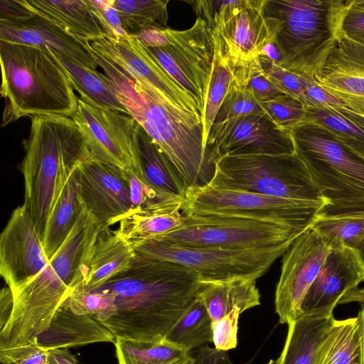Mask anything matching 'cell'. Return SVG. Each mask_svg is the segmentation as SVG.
Instances as JSON below:
<instances>
[{
  "label": "cell",
  "instance_id": "cell-8",
  "mask_svg": "<svg viewBox=\"0 0 364 364\" xmlns=\"http://www.w3.org/2000/svg\"><path fill=\"white\" fill-rule=\"evenodd\" d=\"M289 132L327 205L364 202L363 156L311 121Z\"/></svg>",
  "mask_w": 364,
  "mask_h": 364
},
{
  "label": "cell",
  "instance_id": "cell-19",
  "mask_svg": "<svg viewBox=\"0 0 364 364\" xmlns=\"http://www.w3.org/2000/svg\"><path fill=\"white\" fill-rule=\"evenodd\" d=\"M364 282V266L356 251L333 248L301 306V315L328 317L341 299Z\"/></svg>",
  "mask_w": 364,
  "mask_h": 364
},
{
  "label": "cell",
  "instance_id": "cell-20",
  "mask_svg": "<svg viewBox=\"0 0 364 364\" xmlns=\"http://www.w3.org/2000/svg\"><path fill=\"white\" fill-rule=\"evenodd\" d=\"M314 78L323 87L364 115V45L341 32Z\"/></svg>",
  "mask_w": 364,
  "mask_h": 364
},
{
  "label": "cell",
  "instance_id": "cell-50",
  "mask_svg": "<svg viewBox=\"0 0 364 364\" xmlns=\"http://www.w3.org/2000/svg\"><path fill=\"white\" fill-rule=\"evenodd\" d=\"M318 217L364 218V202L347 205H326L320 210Z\"/></svg>",
  "mask_w": 364,
  "mask_h": 364
},
{
  "label": "cell",
  "instance_id": "cell-18",
  "mask_svg": "<svg viewBox=\"0 0 364 364\" xmlns=\"http://www.w3.org/2000/svg\"><path fill=\"white\" fill-rule=\"evenodd\" d=\"M122 170L91 158L77 168L82 205L105 228L132 214L129 188Z\"/></svg>",
  "mask_w": 364,
  "mask_h": 364
},
{
  "label": "cell",
  "instance_id": "cell-33",
  "mask_svg": "<svg viewBox=\"0 0 364 364\" xmlns=\"http://www.w3.org/2000/svg\"><path fill=\"white\" fill-rule=\"evenodd\" d=\"M213 321L202 301H193L164 341L192 351L213 343Z\"/></svg>",
  "mask_w": 364,
  "mask_h": 364
},
{
  "label": "cell",
  "instance_id": "cell-2",
  "mask_svg": "<svg viewBox=\"0 0 364 364\" xmlns=\"http://www.w3.org/2000/svg\"><path fill=\"white\" fill-rule=\"evenodd\" d=\"M87 50L128 114L169 157L187 187L208 184L215 163L204 144L201 117L171 105L149 84L129 76L92 49Z\"/></svg>",
  "mask_w": 364,
  "mask_h": 364
},
{
  "label": "cell",
  "instance_id": "cell-28",
  "mask_svg": "<svg viewBox=\"0 0 364 364\" xmlns=\"http://www.w3.org/2000/svg\"><path fill=\"white\" fill-rule=\"evenodd\" d=\"M139 152L143 176L157 192L184 199L188 188L169 157L138 125Z\"/></svg>",
  "mask_w": 364,
  "mask_h": 364
},
{
  "label": "cell",
  "instance_id": "cell-45",
  "mask_svg": "<svg viewBox=\"0 0 364 364\" xmlns=\"http://www.w3.org/2000/svg\"><path fill=\"white\" fill-rule=\"evenodd\" d=\"M91 11L99 21L105 36L118 37L127 35L113 0H86Z\"/></svg>",
  "mask_w": 364,
  "mask_h": 364
},
{
  "label": "cell",
  "instance_id": "cell-36",
  "mask_svg": "<svg viewBox=\"0 0 364 364\" xmlns=\"http://www.w3.org/2000/svg\"><path fill=\"white\" fill-rule=\"evenodd\" d=\"M168 0H113L127 35L166 28Z\"/></svg>",
  "mask_w": 364,
  "mask_h": 364
},
{
  "label": "cell",
  "instance_id": "cell-42",
  "mask_svg": "<svg viewBox=\"0 0 364 364\" xmlns=\"http://www.w3.org/2000/svg\"><path fill=\"white\" fill-rule=\"evenodd\" d=\"M65 301L74 313L92 316L99 322L110 317L115 311L111 296L92 291L73 290Z\"/></svg>",
  "mask_w": 364,
  "mask_h": 364
},
{
  "label": "cell",
  "instance_id": "cell-26",
  "mask_svg": "<svg viewBox=\"0 0 364 364\" xmlns=\"http://www.w3.org/2000/svg\"><path fill=\"white\" fill-rule=\"evenodd\" d=\"M333 316L300 315L289 322L280 364H316L321 348L332 332Z\"/></svg>",
  "mask_w": 364,
  "mask_h": 364
},
{
  "label": "cell",
  "instance_id": "cell-48",
  "mask_svg": "<svg viewBox=\"0 0 364 364\" xmlns=\"http://www.w3.org/2000/svg\"><path fill=\"white\" fill-rule=\"evenodd\" d=\"M1 364H49L48 350L36 343L6 351H0Z\"/></svg>",
  "mask_w": 364,
  "mask_h": 364
},
{
  "label": "cell",
  "instance_id": "cell-34",
  "mask_svg": "<svg viewBox=\"0 0 364 364\" xmlns=\"http://www.w3.org/2000/svg\"><path fill=\"white\" fill-rule=\"evenodd\" d=\"M211 31L214 43V58L202 117L203 141L205 146L215 116L234 79L235 70V67L223 50L218 33L215 31Z\"/></svg>",
  "mask_w": 364,
  "mask_h": 364
},
{
  "label": "cell",
  "instance_id": "cell-25",
  "mask_svg": "<svg viewBox=\"0 0 364 364\" xmlns=\"http://www.w3.org/2000/svg\"><path fill=\"white\" fill-rule=\"evenodd\" d=\"M38 14L80 43L105 36L86 0H23Z\"/></svg>",
  "mask_w": 364,
  "mask_h": 364
},
{
  "label": "cell",
  "instance_id": "cell-56",
  "mask_svg": "<svg viewBox=\"0 0 364 364\" xmlns=\"http://www.w3.org/2000/svg\"><path fill=\"white\" fill-rule=\"evenodd\" d=\"M364 266V239L354 248Z\"/></svg>",
  "mask_w": 364,
  "mask_h": 364
},
{
  "label": "cell",
  "instance_id": "cell-24",
  "mask_svg": "<svg viewBox=\"0 0 364 364\" xmlns=\"http://www.w3.org/2000/svg\"><path fill=\"white\" fill-rule=\"evenodd\" d=\"M116 337L105 326L92 316L74 313L65 300L35 343L42 349L50 350L94 343H114Z\"/></svg>",
  "mask_w": 364,
  "mask_h": 364
},
{
  "label": "cell",
  "instance_id": "cell-35",
  "mask_svg": "<svg viewBox=\"0 0 364 364\" xmlns=\"http://www.w3.org/2000/svg\"><path fill=\"white\" fill-rule=\"evenodd\" d=\"M316 364H360L358 316L336 320L323 345Z\"/></svg>",
  "mask_w": 364,
  "mask_h": 364
},
{
  "label": "cell",
  "instance_id": "cell-22",
  "mask_svg": "<svg viewBox=\"0 0 364 364\" xmlns=\"http://www.w3.org/2000/svg\"><path fill=\"white\" fill-rule=\"evenodd\" d=\"M0 41L48 48L86 68L96 70L98 66L82 43L36 14L25 21H0Z\"/></svg>",
  "mask_w": 364,
  "mask_h": 364
},
{
  "label": "cell",
  "instance_id": "cell-17",
  "mask_svg": "<svg viewBox=\"0 0 364 364\" xmlns=\"http://www.w3.org/2000/svg\"><path fill=\"white\" fill-rule=\"evenodd\" d=\"M49 262L26 205L18 206L0 235V274L14 296Z\"/></svg>",
  "mask_w": 364,
  "mask_h": 364
},
{
  "label": "cell",
  "instance_id": "cell-23",
  "mask_svg": "<svg viewBox=\"0 0 364 364\" xmlns=\"http://www.w3.org/2000/svg\"><path fill=\"white\" fill-rule=\"evenodd\" d=\"M132 245L116 230L104 228L77 274L73 290H91L122 272L136 255Z\"/></svg>",
  "mask_w": 364,
  "mask_h": 364
},
{
  "label": "cell",
  "instance_id": "cell-47",
  "mask_svg": "<svg viewBox=\"0 0 364 364\" xmlns=\"http://www.w3.org/2000/svg\"><path fill=\"white\" fill-rule=\"evenodd\" d=\"M340 28L348 39L364 45V0H352L343 16Z\"/></svg>",
  "mask_w": 364,
  "mask_h": 364
},
{
  "label": "cell",
  "instance_id": "cell-38",
  "mask_svg": "<svg viewBox=\"0 0 364 364\" xmlns=\"http://www.w3.org/2000/svg\"><path fill=\"white\" fill-rule=\"evenodd\" d=\"M311 228L326 238L332 249H354L364 239V218L318 217Z\"/></svg>",
  "mask_w": 364,
  "mask_h": 364
},
{
  "label": "cell",
  "instance_id": "cell-30",
  "mask_svg": "<svg viewBox=\"0 0 364 364\" xmlns=\"http://www.w3.org/2000/svg\"><path fill=\"white\" fill-rule=\"evenodd\" d=\"M68 73L73 89L97 106L128 114L105 74L51 51Z\"/></svg>",
  "mask_w": 364,
  "mask_h": 364
},
{
  "label": "cell",
  "instance_id": "cell-1",
  "mask_svg": "<svg viewBox=\"0 0 364 364\" xmlns=\"http://www.w3.org/2000/svg\"><path fill=\"white\" fill-rule=\"evenodd\" d=\"M200 284L187 267L136 254L124 269L87 291L112 296L115 311L100 323L116 338L159 343L196 299Z\"/></svg>",
  "mask_w": 364,
  "mask_h": 364
},
{
  "label": "cell",
  "instance_id": "cell-10",
  "mask_svg": "<svg viewBox=\"0 0 364 364\" xmlns=\"http://www.w3.org/2000/svg\"><path fill=\"white\" fill-rule=\"evenodd\" d=\"M325 205L250 192L216 189L207 184L188 187L181 213L186 216L247 218L304 232L312 226Z\"/></svg>",
  "mask_w": 364,
  "mask_h": 364
},
{
  "label": "cell",
  "instance_id": "cell-54",
  "mask_svg": "<svg viewBox=\"0 0 364 364\" xmlns=\"http://www.w3.org/2000/svg\"><path fill=\"white\" fill-rule=\"evenodd\" d=\"M357 303L364 311V288H355L347 293L340 301L339 304Z\"/></svg>",
  "mask_w": 364,
  "mask_h": 364
},
{
  "label": "cell",
  "instance_id": "cell-39",
  "mask_svg": "<svg viewBox=\"0 0 364 364\" xmlns=\"http://www.w3.org/2000/svg\"><path fill=\"white\" fill-rule=\"evenodd\" d=\"M258 102L271 120L287 131L301 123L306 117L307 107L298 99L287 94Z\"/></svg>",
  "mask_w": 364,
  "mask_h": 364
},
{
  "label": "cell",
  "instance_id": "cell-46",
  "mask_svg": "<svg viewBox=\"0 0 364 364\" xmlns=\"http://www.w3.org/2000/svg\"><path fill=\"white\" fill-rule=\"evenodd\" d=\"M239 310L233 309L228 314L213 323V343L219 350L228 351L237 345Z\"/></svg>",
  "mask_w": 364,
  "mask_h": 364
},
{
  "label": "cell",
  "instance_id": "cell-9",
  "mask_svg": "<svg viewBox=\"0 0 364 364\" xmlns=\"http://www.w3.org/2000/svg\"><path fill=\"white\" fill-rule=\"evenodd\" d=\"M136 36L193 98L202 119L214 58L213 34L205 21L197 18L186 30L153 28Z\"/></svg>",
  "mask_w": 364,
  "mask_h": 364
},
{
  "label": "cell",
  "instance_id": "cell-5",
  "mask_svg": "<svg viewBox=\"0 0 364 364\" xmlns=\"http://www.w3.org/2000/svg\"><path fill=\"white\" fill-rule=\"evenodd\" d=\"M0 60L2 127L23 117L73 115L78 98L50 49L0 41Z\"/></svg>",
  "mask_w": 364,
  "mask_h": 364
},
{
  "label": "cell",
  "instance_id": "cell-6",
  "mask_svg": "<svg viewBox=\"0 0 364 364\" xmlns=\"http://www.w3.org/2000/svg\"><path fill=\"white\" fill-rule=\"evenodd\" d=\"M352 0H265L264 13L282 55L279 64L314 77L341 33Z\"/></svg>",
  "mask_w": 364,
  "mask_h": 364
},
{
  "label": "cell",
  "instance_id": "cell-13",
  "mask_svg": "<svg viewBox=\"0 0 364 364\" xmlns=\"http://www.w3.org/2000/svg\"><path fill=\"white\" fill-rule=\"evenodd\" d=\"M70 118L77 125L92 159L122 170L132 169L144 178L139 124L129 114L100 107L80 97Z\"/></svg>",
  "mask_w": 364,
  "mask_h": 364
},
{
  "label": "cell",
  "instance_id": "cell-53",
  "mask_svg": "<svg viewBox=\"0 0 364 364\" xmlns=\"http://www.w3.org/2000/svg\"><path fill=\"white\" fill-rule=\"evenodd\" d=\"M48 354L49 364H79L68 348L52 349Z\"/></svg>",
  "mask_w": 364,
  "mask_h": 364
},
{
  "label": "cell",
  "instance_id": "cell-27",
  "mask_svg": "<svg viewBox=\"0 0 364 364\" xmlns=\"http://www.w3.org/2000/svg\"><path fill=\"white\" fill-rule=\"evenodd\" d=\"M256 280L236 278L201 282L196 298L205 305L214 323L233 309H237L242 314L260 304Z\"/></svg>",
  "mask_w": 364,
  "mask_h": 364
},
{
  "label": "cell",
  "instance_id": "cell-4",
  "mask_svg": "<svg viewBox=\"0 0 364 364\" xmlns=\"http://www.w3.org/2000/svg\"><path fill=\"white\" fill-rule=\"evenodd\" d=\"M105 228L85 208L48 265L14 297L2 338L14 346L35 342L73 289L80 265Z\"/></svg>",
  "mask_w": 364,
  "mask_h": 364
},
{
  "label": "cell",
  "instance_id": "cell-52",
  "mask_svg": "<svg viewBox=\"0 0 364 364\" xmlns=\"http://www.w3.org/2000/svg\"><path fill=\"white\" fill-rule=\"evenodd\" d=\"M14 297L11 289L4 287L0 292V331L9 323L14 309Z\"/></svg>",
  "mask_w": 364,
  "mask_h": 364
},
{
  "label": "cell",
  "instance_id": "cell-11",
  "mask_svg": "<svg viewBox=\"0 0 364 364\" xmlns=\"http://www.w3.org/2000/svg\"><path fill=\"white\" fill-rule=\"evenodd\" d=\"M293 242L263 248L190 247L151 239L131 244L139 255L177 263L195 272L200 282L236 278L257 279Z\"/></svg>",
  "mask_w": 364,
  "mask_h": 364
},
{
  "label": "cell",
  "instance_id": "cell-3",
  "mask_svg": "<svg viewBox=\"0 0 364 364\" xmlns=\"http://www.w3.org/2000/svg\"><path fill=\"white\" fill-rule=\"evenodd\" d=\"M19 168L24 178L26 205L41 241L54 204L72 171L91 158L73 119L58 115L31 117L30 134L22 141Z\"/></svg>",
  "mask_w": 364,
  "mask_h": 364
},
{
  "label": "cell",
  "instance_id": "cell-55",
  "mask_svg": "<svg viewBox=\"0 0 364 364\" xmlns=\"http://www.w3.org/2000/svg\"><path fill=\"white\" fill-rule=\"evenodd\" d=\"M357 316L360 333V364H364V311L360 309Z\"/></svg>",
  "mask_w": 364,
  "mask_h": 364
},
{
  "label": "cell",
  "instance_id": "cell-40",
  "mask_svg": "<svg viewBox=\"0 0 364 364\" xmlns=\"http://www.w3.org/2000/svg\"><path fill=\"white\" fill-rule=\"evenodd\" d=\"M264 112L258 101L235 76L217 112L214 123L250 114ZM213 123V124H214Z\"/></svg>",
  "mask_w": 364,
  "mask_h": 364
},
{
  "label": "cell",
  "instance_id": "cell-57",
  "mask_svg": "<svg viewBox=\"0 0 364 364\" xmlns=\"http://www.w3.org/2000/svg\"><path fill=\"white\" fill-rule=\"evenodd\" d=\"M267 364H280V358L279 357L277 359L270 360Z\"/></svg>",
  "mask_w": 364,
  "mask_h": 364
},
{
  "label": "cell",
  "instance_id": "cell-51",
  "mask_svg": "<svg viewBox=\"0 0 364 364\" xmlns=\"http://www.w3.org/2000/svg\"><path fill=\"white\" fill-rule=\"evenodd\" d=\"M194 364H235L230 358L228 351L219 350L205 346L194 350ZM243 364H250V362Z\"/></svg>",
  "mask_w": 364,
  "mask_h": 364
},
{
  "label": "cell",
  "instance_id": "cell-31",
  "mask_svg": "<svg viewBox=\"0 0 364 364\" xmlns=\"http://www.w3.org/2000/svg\"><path fill=\"white\" fill-rule=\"evenodd\" d=\"M313 122L330 132L339 141L364 157V115L350 108L332 109L306 107L304 119Z\"/></svg>",
  "mask_w": 364,
  "mask_h": 364
},
{
  "label": "cell",
  "instance_id": "cell-21",
  "mask_svg": "<svg viewBox=\"0 0 364 364\" xmlns=\"http://www.w3.org/2000/svg\"><path fill=\"white\" fill-rule=\"evenodd\" d=\"M264 3L265 0H254L251 6L213 30L235 68L259 58L264 47L275 40L264 13Z\"/></svg>",
  "mask_w": 364,
  "mask_h": 364
},
{
  "label": "cell",
  "instance_id": "cell-49",
  "mask_svg": "<svg viewBox=\"0 0 364 364\" xmlns=\"http://www.w3.org/2000/svg\"><path fill=\"white\" fill-rule=\"evenodd\" d=\"M35 14L23 0H1L0 21H21L31 18Z\"/></svg>",
  "mask_w": 364,
  "mask_h": 364
},
{
  "label": "cell",
  "instance_id": "cell-12",
  "mask_svg": "<svg viewBox=\"0 0 364 364\" xmlns=\"http://www.w3.org/2000/svg\"><path fill=\"white\" fill-rule=\"evenodd\" d=\"M301 233L286 226L247 218L183 215L180 228L154 239L190 247L252 249L293 242Z\"/></svg>",
  "mask_w": 364,
  "mask_h": 364
},
{
  "label": "cell",
  "instance_id": "cell-41",
  "mask_svg": "<svg viewBox=\"0 0 364 364\" xmlns=\"http://www.w3.org/2000/svg\"><path fill=\"white\" fill-rule=\"evenodd\" d=\"M198 18L205 21L213 31L243 9L251 6L254 0H196L188 1Z\"/></svg>",
  "mask_w": 364,
  "mask_h": 364
},
{
  "label": "cell",
  "instance_id": "cell-43",
  "mask_svg": "<svg viewBox=\"0 0 364 364\" xmlns=\"http://www.w3.org/2000/svg\"><path fill=\"white\" fill-rule=\"evenodd\" d=\"M235 76L246 86L258 102L284 94L267 78L259 58L236 67Z\"/></svg>",
  "mask_w": 364,
  "mask_h": 364
},
{
  "label": "cell",
  "instance_id": "cell-14",
  "mask_svg": "<svg viewBox=\"0 0 364 364\" xmlns=\"http://www.w3.org/2000/svg\"><path fill=\"white\" fill-rule=\"evenodd\" d=\"M331 250V244L311 227L284 254L274 300L281 323L301 315L302 301Z\"/></svg>",
  "mask_w": 364,
  "mask_h": 364
},
{
  "label": "cell",
  "instance_id": "cell-32",
  "mask_svg": "<svg viewBox=\"0 0 364 364\" xmlns=\"http://www.w3.org/2000/svg\"><path fill=\"white\" fill-rule=\"evenodd\" d=\"M118 364H194L193 353L166 341L146 343L116 338Z\"/></svg>",
  "mask_w": 364,
  "mask_h": 364
},
{
  "label": "cell",
  "instance_id": "cell-7",
  "mask_svg": "<svg viewBox=\"0 0 364 364\" xmlns=\"http://www.w3.org/2000/svg\"><path fill=\"white\" fill-rule=\"evenodd\" d=\"M208 185L216 189L327 205L296 151L223 156L216 161L214 176Z\"/></svg>",
  "mask_w": 364,
  "mask_h": 364
},
{
  "label": "cell",
  "instance_id": "cell-37",
  "mask_svg": "<svg viewBox=\"0 0 364 364\" xmlns=\"http://www.w3.org/2000/svg\"><path fill=\"white\" fill-rule=\"evenodd\" d=\"M181 210L164 213H137L119 223L118 233L130 244L154 239L181 226Z\"/></svg>",
  "mask_w": 364,
  "mask_h": 364
},
{
  "label": "cell",
  "instance_id": "cell-29",
  "mask_svg": "<svg viewBox=\"0 0 364 364\" xmlns=\"http://www.w3.org/2000/svg\"><path fill=\"white\" fill-rule=\"evenodd\" d=\"M77 166L62 188L46 224L42 245L49 260L67 239L84 210L79 193Z\"/></svg>",
  "mask_w": 364,
  "mask_h": 364
},
{
  "label": "cell",
  "instance_id": "cell-16",
  "mask_svg": "<svg viewBox=\"0 0 364 364\" xmlns=\"http://www.w3.org/2000/svg\"><path fill=\"white\" fill-rule=\"evenodd\" d=\"M83 43L129 76L151 85L171 105L201 117L193 98L168 75L136 36H103Z\"/></svg>",
  "mask_w": 364,
  "mask_h": 364
},
{
  "label": "cell",
  "instance_id": "cell-44",
  "mask_svg": "<svg viewBox=\"0 0 364 364\" xmlns=\"http://www.w3.org/2000/svg\"><path fill=\"white\" fill-rule=\"evenodd\" d=\"M266 76L271 82L284 94L291 95L306 107L312 105L306 95L304 85L301 76L265 58L259 57Z\"/></svg>",
  "mask_w": 364,
  "mask_h": 364
},
{
  "label": "cell",
  "instance_id": "cell-15",
  "mask_svg": "<svg viewBox=\"0 0 364 364\" xmlns=\"http://www.w3.org/2000/svg\"><path fill=\"white\" fill-rule=\"evenodd\" d=\"M206 147L215 163L226 156L287 154L296 151L289 131L279 128L264 112L214 123Z\"/></svg>",
  "mask_w": 364,
  "mask_h": 364
}]
</instances>
